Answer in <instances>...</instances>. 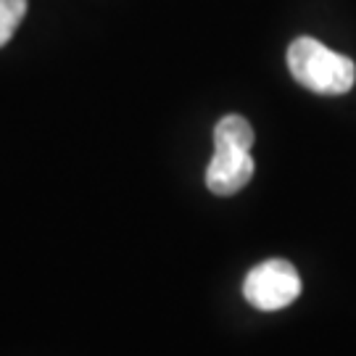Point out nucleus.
Returning <instances> with one entry per match:
<instances>
[{
    "label": "nucleus",
    "mask_w": 356,
    "mask_h": 356,
    "mask_svg": "<svg viewBox=\"0 0 356 356\" xmlns=\"http://www.w3.org/2000/svg\"><path fill=\"white\" fill-rule=\"evenodd\" d=\"M254 129L243 116H225L214 127V159L206 169V188L214 195H232L254 177Z\"/></svg>",
    "instance_id": "1"
},
{
    "label": "nucleus",
    "mask_w": 356,
    "mask_h": 356,
    "mask_svg": "<svg viewBox=\"0 0 356 356\" xmlns=\"http://www.w3.org/2000/svg\"><path fill=\"white\" fill-rule=\"evenodd\" d=\"M288 69L298 85L319 95H343L354 88L356 66L314 38H298L288 48Z\"/></svg>",
    "instance_id": "2"
},
{
    "label": "nucleus",
    "mask_w": 356,
    "mask_h": 356,
    "mask_svg": "<svg viewBox=\"0 0 356 356\" xmlns=\"http://www.w3.org/2000/svg\"><path fill=\"white\" fill-rule=\"evenodd\" d=\"M243 296L248 304L261 312H277L291 306L301 296V277L291 261L269 259L245 275Z\"/></svg>",
    "instance_id": "3"
},
{
    "label": "nucleus",
    "mask_w": 356,
    "mask_h": 356,
    "mask_svg": "<svg viewBox=\"0 0 356 356\" xmlns=\"http://www.w3.org/2000/svg\"><path fill=\"white\" fill-rule=\"evenodd\" d=\"M26 13V0H0V48L13 38Z\"/></svg>",
    "instance_id": "4"
}]
</instances>
